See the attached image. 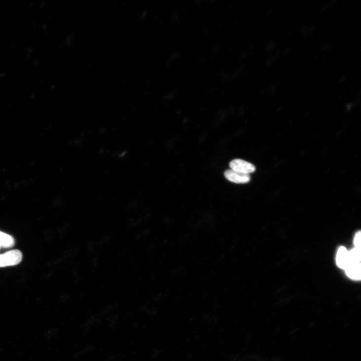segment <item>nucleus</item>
<instances>
[{"mask_svg": "<svg viewBox=\"0 0 361 361\" xmlns=\"http://www.w3.org/2000/svg\"><path fill=\"white\" fill-rule=\"evenodd\" d=\"M22 253L19 250H13L0 254V268L17 265L22 261Z\"/></svg>", "mask_w": 361, "mask_h": 361, "instance_id": "nucleus-1", "label": "nucleus"}, {"mask_svg": "<svg viewBox=\"0 0 361 361\" xmlns=\"http://www.w3.org/2000/svg\"><path fill=\"white\" fill-rule=\"evenodd\" d=\"M229 166L234 171L248 175L256 170V168L252 163L241 159L232 160L230 162Z\"/></svg>", "mask_w": 361, "mask_h": 361, "instance_id": "nucleus-2", "label": "nucleus"}, {"mask_svg": "<svg viewBox=\"0 0 361 361\" xmlns=\"http://www.w3.org/2000/svg\"><path fill=\"white\" fill-rule=\"evenodd\" d=\"M224 176L228 181L237 184H245L250 181L249 175L239 173L232 169L226 171Z\"/></svg>", "mask_w": 361, "mask_h": 361, "instance_id": "nucleus-3", "label": "nucleus"}, {"mask_svg": "<svg viewBox=\"0 0 361 361\" xmlns=\"http://www.w3.org/2000/svg\"><path fill=\"white\" fill-rule=\"evenodd\" d=\"M337 264L339 268L344 270H345L350 264L349 251L344 247H341L338 250Z\"/></svg>", "mask_w": 361, "mask_h": 361, "instance_id": "nucleus-4", "label": "nucleus"}, {"mask_svg": "<svg viewBox=\"0 0 361 361\" xmlns=\"http://www.w3.org/2000/svg\"><path fill=\"white\" fill-rule=\"evenodd\" d=\"M345 270L349 278L354 280H360L361 265L360 263H350Z\"/></svg>", "mask_w": 361, "mask_h": 361, "instance_id": "nucleus-5", "label": "nucleus"}, {"mask_svg": "<svg viewBox=\"0 0 361 361\" xmlns=\"http://www.w3.org/2000/svg\"><path fill=\"white\" fill-rule=\"evenodd\" d=\"M15 244L14 239L11 236L0 232V247L10 248Z\"/></svg>", "mask_w": 361, "mask_h": 361, "instance_id": "nucleus-6", "label": "nucleus"}, {"mask_svg": "<svg viewBox=\"0 0 361 361\" xmlns=\"http://www.w3.org/2000/svg\"><path fill=\"white\" fill-rule=\"evenodd\" d=\"M350 263H360L361 249L355 248L349 252Z\"/></svg>", "mask_w": 361, "mask_h": 361, "instance_id": "nucleus-7", "label": "nucleus"}, {"mask_svg": "<svg viewBox=\"0 0 361 361\" xmlns=\"http://www.w3.org/2000/svg\"><path fill=\"white\" fill-rule=\"evenodd\" d=\"M354 244L356 248L361 249V233H358L354 239Z\"/></svg>", "mask_w": 361, "mask_h": 361, "instance_id": "nucleus-8", "label": "nucleus"}, {"mask_svg": "<svg viewBox=\"0 0 361 361\" xmlns=\"http://www.w3.org/2000/svg\"><path fill=\"white\" fill-rule=\"evenodd\" d=\"M0 248H1V247H0Z\"/></svg>", "mask_w": 361, "mask_h": 361, "instance_id": "nucleus-9", "label": "nucleus"}]
</instances>
